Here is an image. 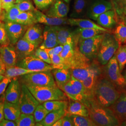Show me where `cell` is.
Here are the masks:
<instances>
[{"instance_id":"6da1fadb","label":"cell","mask_w":126,"mask_h":126,"mask_svg":"<svg viewBox=\"0 0 126 126\" xmlns=\"http://www.w3.org/2000/svg\"><path fill=\"white\" fill-rule=\"evenodd\" d=\"M100 76L96 83L93 100L101 106L109 108L118 99L122 92L108 78Z\"/></svg>"},{"instance_id":"7a4b0ae2","label":"cell","mask_w":126,"mask_h":126,"mask_svg":"<svg viewBox=\"0 0 126 126\" xmlns=\"http://www.w3.org/2000/svg\"><path fill=\"white\" fill-rule=\"evenodd\" d=\"M91 61L81 53L76 46L73 58L69 68L71 76L82 82L92 73L101 70L98 64L91 63Z\"/></svg>"},{"instance_id":"3957f363","label":"cell","mask_w":126,"mask_h":126,"mask_svg":"<svg viewBox=\"0 0 126 126\" xmlns=\"http://www.w3.org/2000/svg\"><path fill=\"white\" fill-rule=\"evenodd\" d=\"M87 108L89 117L97 126H121L119 120L109 108L101 106L91 100Z\"/></svg>"},{"instance_id":"277c9868","label":"cell","mask_w":126,"mask_h":126,"mask_svg":"<svg viewBox=\"0 0 126 126\" xmlns=\"http://www.w3.org/2000/svg\"><path fill=\"white\" fill-rule=\"evenodd\" d=\"M26 86L39 104L54 100H67L66 95L58 86L53 87L32 86Z\"/></svg>"},{"instance_id":"5b68a950","label":"cell","mask_w":126,"mask_h":126,"mask_svg":"<svg viewBox=\"0 0 126 126\" xmlns=\"http://www.w3.org/2000/svg\"><path fill=\"white\" fill-rule=\"evenodd\" d=\"M120 44L114 35L108 32L104 33L97 57L101 65H105L107 64L114 55Z\"/></svg>"},{"instance_id":"8992f818","label":"cell","mask_w":126,"mask_h":126,"mask_svg":"<svg viewBox=\"0 0 126 126\" xmlns=\"http://www.w3.org/2000/svg\"><path fill=\"white\" fill-rule=\"evenodd\" d=\"M21 84L26 86L41 87L57 86L54 77L51 71L32 72L19 77Z\"/></svg>"},{"instance_id":"52a82bcc","label":"cell","mask_w":126,"mask_h":126,"mask_svg":"<svg viewBox=\"0 0 126 126\" xmlns=\"http://www.w3.org/2000/svg\"><path fill=\"white\" fill-rule=\"evenodd\" d=\"M70 99L81 102L87 107L89 104L85 95V91L82 82L71 76L66 84L59 87Z\"/></svg>"},{"instance_id":"ba28073f","label":"cell","mask_w":126,"mask_h":126,"mask_svg":"<svg viewBox=\"0 0 126 126\" xmlns=\"http://www.w3.org/2000/svg\"><path fill=\"white\" fill-rule=\"evenodd\" d=\"M104 33L79 42L77 46L80 52L91 60L96 59Z\"/></svg>"},{"instance_id":"9c48e42d","label":"cell","mask_w":126,"mask_h":126,"mask_svg":"<svg viewBox=\"0 0 126 126\" xmlns=\"http://www.w3.org/2000/svg\"><path fill=\"white\" fill-rule=\"evenodd\" d=\"M106 71L108 79L118 89H126V81L120 70L115 54L107 63Z\"/></svg>"},{"instance_id":"30bf717a","label":"cell","mask_w":126,"mask_h":126,"mask_svg":"<svg viewBox=\"0 0 126 126\" xmlns=\"http://www.w3.org/2000/svg\"><path fill=\"white\" fill-rule=\"evenodd\" d=\"M16 65L35 72L51 71L54 69L51 64L43 61L34 54L28 56L18 61Z\"/></svg>"},{"instance_id":"8fae6325","label":"cell","mask_w":126,"mask_h":126,"mask_svg":"<svg viewBox=\"0 0 126 126\" xmlns=\"http://www.w3.org/2000/svg\"><path fill=\"white\" fill-rule=\"evenodd\" d=\"M18 104L21 113L33 114L39 103L28 89L26 86L22 84L21 93Z\"/></svg>"},{"instance_id":"7c38bea8","label":"cell","mask_w":126,"mask_h":126,"mask_svg":"<svg viewBox=\"0 0 126 126\" xmlns=\"http://www.w3.org/2000/svg\"><path fill=\"white\" fill-rule=\"evenodd\" d=\"M113 3L108 0H92L87 10L89 18L96 21L99 15L113 9Z\"/></svg>"},{"instance_id":"4fadbf2b","label":"cell","mask_w":126,"mask_h":126,"mask_svg":"<svg viewBox=\"0 0 126 126\" xmlns=\"http://www.w3.org/2000/svg\"><path fill=\"white\" fill-rule=\"evenodd\" d=\"M5 27L11 45H14L23 36L30 26L17 23L5 22Z\"/></svg>"},{"instance_id":"5bb4252c","label":"cell","mask_w":126,"mask_h":126,"mask_svg":"<svg viewBox=\"0 0 126 126\" xmlns=\"http://www.w3.org/2000/svg\"><path fill=\"white\" fill-rule=\"evenodd\" d=\"M119 120L121 126H126V91L121 92L118 99L109 107Z\"/></svg>"},{"instance_id":"9a60e30c","label":"cell","mask_w":126,"mask_h":126,"mask_svg":"<svg viewBox=\"0 0 126 126\" xmlns=\"http://www.w3.org/2000/svg\"><path fill=\"white\" fill-rule=\"evenodd\" d=\"M16 50L17 62L28 56L34 54L38 48L26 40L23 37L21 38L14 45Z\"/></svg>"},{"instance_id":"2e32d148","label":"cell","mask_w":126,"mask_h":126,"mask_svg":"<svg viewBox=\"0 0 126 126\" xmlns=\"http://www.w3.org/2000/svg\"><path fill=\"white\" fill-rule=\"evenodd\" d=\"M21 83L17 77L14 78L7 86L5 94V100L12 103H17L21 93Z\"/></svg>"},{"instance_id":"e0dca14e","label":"cell","mask_w":126,"mask_h":126,"mask_svg":"<svg viewBox=\"0 0 126 126\" xmlns=\"http://www.w3.org/2000/svg\"><path fill=\"white\" fill-rule=\"evenodd\" d=\"M0 58L6 68L15 66L17 63V57L14 45H0Z\"/></svg>"},{"instance_id":"ac0fdd59","label":"cell","mask_w":126,"mask_h":126,"mask_svg":"<svg viewBox=\"0 0 126 126\" xmlns=\"http://www.w3.org/2000/svg\"><path fill=\"white\" fill-rule=\"evenodd\" d=\"M58 45L56 26L46 25L43 31V41L39 47L42 49H45Z\"/></svg>"},{"instance_id":"d6986e66","label":"cell","mask_w":126,"mask_h":126,"mask_svg":"<svg viewBox=\"0 0 126 126\" xmlns=\"http://www.w3.org/2000/svg\"><path fill=\"white\" fill-rule=\"evenodd\" d=\"M43 31L42 26L36 23L28 28L23 37L38 47L43 41Z\"/></svg>"},{"instance_id":"ffe728a7","label":"cell","mask_w":126,"mask_h":126,"mask_svg":"<svg viewBox=\"0 0 126 126\" xmlns=\"http://www.w3.org/2000/svg\"><path fill=\"white\" fill-rule=\"evenodd\" d=\"M117 19L116 12L113 9L99 15L96 21L97 24L101 27L110 30L117 25Z\"/></svg>"},{"instance_id":"44dd1931","label":"cell","mask_w":126,"mask_h":126,"mask_svg":"<svg viewBox=\"0 0 126 126\" xmlns=\"http://www.w3.org/2000/svg\"><path fill=\"white\" fill-rule=\"evenodd\" d=\"M68 5L61 0H55L46 12L47 16L56 18H64L69 12Z\"/></svg>"},{"instance_id":"7402d4cb","label":"cell","mask_w":126,"mask_h":126,"mask_svg":"<svg viewBox=\"0 0 126 126\" xmlns=\"http://www.w3.org/2000/svg\"><path fill=\"white\" fill-rule=\"evenodd\" d=\"M101 73V71H99L90 74L84 80L82 81L84 87L85 95L89 102L94 98V91L97 81Z\"/></svg>"},{"instance_id":"603a6c76","label":"cell","mask_w":126,"mask_h":126,"mask_svg":"<svg viewBox=\"0 0 126 126\" xmlns=\"http://www.w3.org/2000/svg\"><path fill=\"white\" fill-rule=\"evenodd\" d=\"M76 46L73 37L70 36L68 38L66 43L63 45V50L59 54L63 59L66 67L67 69H69L72 61Z\"/></svg>"},{"instance_id":"cb8c5ba5","label":"cell","mask_w":126,"mask_h":126,"mask_svg":"<svg viewBox=\"0 0 126 126\" xmlns=\"http://www.w3.org/2000/svg\"><path fill=\"white\" fill-rule=\"evenodd\" d=\"M34 12L36 15L37 23L47 26H62L68 24L67 19L48 16L37 9L34 11Z\"/></svg>"},{"instance_id":"d4e9b609","label":"cell","mask_w":126,"mask_h":126,"mask_svg":"<svg viewBox=\"0 0 126 126\" xmlns=\"http://www.w3.org/2000/svg\"><path fill=\"white\" fill-rule=\"evenodd\" d=\"M105 32L94 29H84L79 28L73 31V38L75 44L77 45L78 43L80 41L90 38Z\"/></svg>"},{"instance_id":"484cf974","label":"cell","mask_w":126,"mask_h":126,"mask_svg":"<svg viewBox=\"0 0 126 126\" xmlns=\"http://www.w3.org/2000/svg\"><path fill=\"white\" fill-rule=\"evenodd\" d=\"M71 99L68 103L65 115H76L89 117V111L87 107L81 102Z\"/></svg>"},{"instance_id":"4316f807","label":"cell","mask_w":126,"mask_h":126,"mask_svg":"<svg viewBox=\"0 0 126 126\" xmlns=\"http://www.w3.org/2000/svg\"><path fill=\"white\" fill-rule=\"evenodd\" d=\"M68 24L77 26L79 28L84 29H94L99 30L105 32L111 33L110 30L104 28L95 23L89 19H85L79 18H71L68 19Z\"/></svg>"},{"instance_id":"83f0119b","label":"cell","mask_w":126,"mask_h":126,"mask_svg":"<svg viewBox=\"0 0 126 126\" xmlns=\"http://www.w3.org/2000/svg\"><path fill=\"white\" fill-rule=\"evenodd\" d=\"M3 112L4 119L12 121H15L21 113L18 103H12L5 100L4 101Z\"/></svg>"},{"instance_id":"f1b7e54d","label":"cell","mask_w":126,"mask_h":126,"mask_svg":"<svg viewBox=\"0 0 126 126\" xmlns=\"http://www.w3.org/2000/svg\"><path fill=\"white\" fill-rule=\"evenodd\" d=\"M66 110L61 109L50 111L41 122L36 123V126H52L54 123L65 114Z\"/></svg>"},{"instance_id":"f546056e","label":"cell","mask_w":126,"mask_h":126,"mask_svg":"<svg viewBox=\"0 0 126 126\" xmlns=\"http://www.w3.org/2000/svg\"><path fill=\"white\" fill-rule=\"evenodd\" d=\"M51 72L58 87L66 84L72 76L69 69L56 68L52 70Z\"/></svg>"},{"instance_id":"4dcf8cb0","label":"cell","mask_w":126,"mask_h":126,"mask_svg":"<svg viewBox=\"0 0 126 126\" xmlns=\"http://www.w3.org/2000/svg\"><path fill=\"white\" fill-rule=\"evenodd\" d=\"M16 23L31 26L37 23V21L34 11H27L19 14L16 17Z\"/></svg>"},{"instance_id":"1f68e13d","label":"cell","mask_w":126,"mask_h":126,"mask_svg":"<svg viewBox=\"0 0 126 126\" xmlns=\"http://www.w3.org/2000/svg\"><path fill=\"white\" fill-rule=\"evenodd\" d=\"M67 100H54L42 104L49 112L61 109L66 110L68 106Z\"/></svg>"},{"instance_id":"d6a6232c","label":"cell","mask_w":126,"mask_h":126,"mask_svg":"<svg viewBox=\"0 0 126 126\" xmlns=\"http://www.w3.org/2000/svg\"><path fill=\"white\" fill-rule=\"evenodd\" d=\"M58 42L59 45H63L68 38L73 36V31L71 29L61 26H56Z\"/></svg>"},{"instance_id":"836d02e7","label":"cell","mask_w":126,"mask_h":126,"mask_svg":"<svg viewBox=\"0 0 126 126\" xmlns=\"http://www.w3.org/2000/svg\"><path fill=\"white\" fill-rule=\"evenodd\" d=\"M34 72H35L15 65L12 67L6 68L4 76L12 79L14 78L18 77Z\"/></svg>"},{"instance_id":"e575fe53","label":"cell","mask_w":126,"mask_h":126,"mask_svg":"<svg viewBox=\"0 0 126 126\" xmlns=\"http://www.w3.org/2000/svg\"><path fill=\"white\" fill-rule=\"evenodd\" d=\"M87 5L86 0H74L72 13V18H79L85 13Z\"/></svg>"},{"instance_id":"d590c367","label":"cell","mask_w":126,"mask_h":126,"mask_svg":"<svg viewBox=\"0 0 126 126\" xmlns=\"http://www.w3.org/2000/svg\"><path fill=\"white\" fill-rule=\"evenodd\" d=\"M15 122L16 126H36V122L33 114L21 113L19 117Z\"/></svg>"},{"instance_id":"8d00e7d4","label":"cell","mask_w":126,"mask_h":126,"mask_svg":"<svg viewBox=\"0 0 126 126\" xmlns=\"http://www.w3.org/2000/svg\"><path fill=\"white\" fill-rule=\"evenodd\" d=\"M115 55L120 70L122 72L126 64V45L120 46Z\"/></svg>"},{"instance_id":"74e56055","label":"cell","mask_w":126,"mask_h":126,"mask_svg":"<svg viewBox=\"0 0 126 126\" xmlns=\"http://www.w3.org/2000/svg\"><path fill=\"white\" fill-rule=\"evenodd\" d=\"M74 126H97L89 117L76 115L70 116Z\"/></svg>"},{"instance_id":"f35d334b","label":"cell","mask_w":126,"mask_h":126,"mask_svg":"<svg viewBox=\"0 0 126 126\" xmlns=\"http://www.w3.org/2000/svg\"><path fill=\"white\" fill-rule=\"evenodd\" d=\"M21 13L17 7L14 5L7 11H4L3 16V22L16 23V19Z\"/></svg>"},{"instance_id":"ab89813d","label":"cell","mask_w":126,"mask_h":126,"mask_svg":"<svg viewBox=\"0 0 126 126\" xmlns=\"http://www.w3.org/2000/svg\"><path fill=\"white\" fill-rule=\"evenodd\" d=\"M114 35L120 44L126 43V25L122 21L115 28Z\"/></svg>"},{"instance_id":"60d3db41","label":"cell","mask_w":126,"mask_h":126,"mask_svg":"<svg viewBox=\"0 0 126 126\" xmlns=\"http://www.w3.org/2000/svg\"><path fill=\"white\" fill-rule=\"evenodd\" d=\"M49 112L42 104H39L36 107L33 113L36 123L43 120Z\"/></svg>"},{"instance_id":"b9f144b4","label":"cell","mask_w":126,"mask_h":126,"mask_svg":"<svg viewBox=\"0 0 126 126\" xmlns=\"http://www.w3.org/2000/svg\"><path fill=\"white\" fill-rule=\"evenodd\" d=\"M113 4L118 18L126 16V0H115Z\"/></svg>"},{"instance_id":"7bdbcfd3","label":"cell","mask_w":126,"mask_h":126,"mask_svg":"<svg viewBox=\"0 0 126 126\" xmlns=\"http://www.w3.org/2000/svg\"><path fill=\"white\" fill-rule=\"evenodd\" d=\"M15 5L17 7L21 12L34 11L36 9L30 0H26L18 3H16Z\"/></svg>"},{"instance_id":"ee69618b","label":"cell","mask_w":126,"mask_h":126,"mask_svg":"<svg viewBox=\"0 0 126 126\" xmlns=\"http://www.w3.org/2000/svg\"><path fill=\"white\" fill-rule=\"evenodd\" d=\"M50 58L51 61V65L54 69L56 68H66L64 61L60 55L54 54L50 55Z\"/></svg>"},{"instance_id":"f6af8a7d","label":"cell","mask_w":126,"mask_h":126,"mask_svg":"<svg viewBox=\"0 0 126 126\" xmlns=\"http://www.w3.org/2000/svg\"><path fill=\"white\" fill-rule=\"evenodd\" d=\"M10 44L7 34L4 22L0 23V45H9Z\"/></svg>"},{"instance_id":"bcb514c9","label":"cell","mask_w":126,"mask_h":126,"mask_svg":"<svg viewBox=\"0 0 126 126\" xmlns=\"http://www.w3.org/2000/svg\"><path fill=\"white\" fill-rule=\"evenodd\" d=\"M34 54L43 61L50 64H51V61L50 56L44 49H42L38 47L36 49Z\"/></svg>"},{"instance_id":"7dc6e473","label":"cell","mask_w":126,"mask_h":126,"mask_svg":"<svg viewBox=\"0 0 126 126\" xmlns=\"http://www.w3.org/2000/svg\"><path fill=\"white\" fill-rule=\"evenodd\" d=\"M55 1V0H34L36 7L40 10L47 9Z\"/></svg>"},{"instance_id":"c3c4849f","label":"cell","mask_w":126,"mask_h":126,"mask_svg":"<svg viewBox=\"0 0 126 126\" xmlns=\"http://www.w3.org/2000/svg\"><path fill=\"white\" fill-rule=\"evenodd\" d=\"M11 80L12 79L5 76L4 78L0 81V96L4 94Z\"/></svg>"},{"instance_id":"681fc988","label":"cell","mask_w":126,"mask_h":126,"mask_svg":"<svg viewBox=\"0 0 126 126\" xmlns=\"http://www.w3.org/2000/svg\"><path fill=\"white\" fill-rule=\"evenodd\" d=\"M63 45H58L54 47L49 49H45L44 50H45L46 52L49 54V55L50 56V55L54 54L59 55L63 50Z\"/></svg>"},{"instance_id":"f907efd6","label":"cell","mask_w":126,"mask_h":126,"mask_svg":"<svg viewBox=\"0 0 126 126\" xmlns=\"http://www.w3.org/2000/svg\"><path fill=\"white\" fill-rule=\"evenodd\" d=\"M16 0H1L2 9L7 11L16 4Z\"/></svg>"},{"instance_id":"816d5d0a","label":"cell","mask_w":126,"mask_h":126,"mask_svg":"<svg viewBox=\"0 0 126 126\" xmlns=\"http://www.w3.org/2000/svg\"><path fill=\"white\" fill-rule=\"evenodd\" d=\"M62 126H73V123L70 116L64 115L62 117Z\"/></svg>"},{"instance_id":"f5cc1de1","label":"cell","mask_w":126,"mask_h":126,"mask_svg":"<svg viewBox=\"0 0 126 126\" xmlns=\"http://www.w3.org/2000/svg\"><path fill=\"white\" fill-rule=\"evenodd\" d=\"M0 126H16V122L3 119L0 122Z\"/></svg>"},{"instance_id":"db71d44e","label":"cell","mask_w":126,"mask_h":126,"mask_svg":"<svg viewBox=\"0 0 126 126\" xmlns=\"http://www.w3.org/2000/svg\"><path fill=\"white\" fill-rule=\"evenodd\" d=\"M4 101H2L0 104V122H1L3 119H4V112H3Z\"/></svg>"},{"instance_id":"11a10c76","label":"cell","mask_w":126,"mask_h":126,"mask_svg":"<svg viewBox=\"0 0 126 126\" xmlns=\"http://www.w3.org/2000/svg\"><path fill=\"white\" fill-rule=\"evenodd\" d=\"M6 71V66L2 62L1 59L0 58V74L4 75L5 72Z\"/></svg>"},{"instance_id":"9f6ffc18","label":"cell","mask_w":126,"mask_h":126,"mask_svg":"<svg viewBox=\"0 0 126 126\" xmlns=\"http://www.w3.org/2000/svg\"><path fill=\"white\" fill-rule=\"evenodd\" d=\"M3 9H2L1 6V0H0V23L3 22V16L4 13V11H3Z\"/></svg>"},{"instance_id":"6f0895ef","label":"cell","mask_w":126,"mask_h":126,"mask_svg":"<svg viewBox=\"0 0 126 126\" xmlns=\"http://www.w3.org/2000/svg\"><path fill=\"white\" fill-rule=\"evenodd\" d=\"M52 126H62V118L56 122Z\"/></svg>"},{"instance_id":"680465c9","label":"cell","mask_w":126,"mask_h":126,"mask_svg":"<svg viewBox=\"0 0 126 126\" xmlns=\"http://www.w3.org/2000/svg\"><path fill=\"white\" fill-rule=\"evenodd\" d=\"M120 18L122 20V21L126 25V15L124 16H123Z\"/></svg>"},{"instance_id":"91938a15","label":"cell","mask_w":126,"mask_h":126,"mask_svg":"<svg viewBox=\"0 0 126 126\" xmlns=\"http://www.w3.org/2000/svg\"><path fill=\"white\" fill-rule=\"evenodd\" d=\"M5 76L3 74H0V81H1L4 78Z\"/></svg>"},{"instance_id":"94428289","label":"cell","mask_w":126,"mask_h":126,"mask_svg":"<svg viewBox=\"0 0 126 126\" xmlns=\"http://www.w3.org/2000/svg\"><path fill=\"white\" fill-rule=\"evenodd\" d=\"M24 0H16V3H20V2L23 1H24Z\"/></svg>"},{"instance_id":"6125c7cd","label":"cell","mask_w":126,"mask_h":126,"mask_svg":"<svg viewBox=\"0 0 126 126\" xmlns=\"http://www.w3.org/2000/svg\"><path fill=\"white\" fill-rule=\"evenodd\" d=\"M123 76L124 77L125 80L126 81V70L124 71V72H123Z\"/></svg>"},{"instance_id":"be15d7a7","label":"cell","mask_w":126,"mask_h":126,"mask_svg":"<svg viewBox=\"0 0 126 126\" xmlns=\"http://www.w3.org/2000/svg\"><path fill=\"white\" fill-rule=\"evenodd\" d=\"M64 1H65L66 2H67V3H69L70 1H71V0H63Z\"/></svg>"},{"instance_id":"e7e4bbea","label":"cell","mask_w":126,"mask_h":126,"mask_svg":"<svg viewBox=\"0 0 126 126\" xmlns=\"http://www.w3.org/2000/svg\"><path fill=\"white\" fill-rule=\"evenodd\" d=\"M109 0V1H111L112 3H113V2H114V1H115V0Z\"/></svg>"},{"instance_id":"03108f58","label":"cell","mask_w":126,"mask_h":126,"mask_svg":"<svg viewBox=\"0 0 126 126\" xmlns=\"http://www.w3.org/2000/svg\"><path fill=\"white\" fill-rule=\"evenodd\" d=\"M2 100H1V99H0V103H1V102H2Z\"/></svg>"}]
</instances>
